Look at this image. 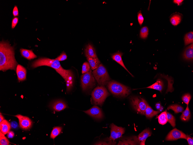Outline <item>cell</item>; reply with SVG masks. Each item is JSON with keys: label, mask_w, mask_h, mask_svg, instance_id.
Here are the masks:
<instances>
[{"label": "cell", "mask_w": 193, "mask_h": 145, "mask_svg": "<svg viewBox=\"0 0 193 145\" xmlns=\"http://www.w3.org/2000/svg\"><path fill=\"white\" fill-rule=\"evenodd\" d=\"M42 66H49L54 69L65 80L67 91H70L73 86V74L71 70L64 69L58 60L46 57L39 58L33 62L31 65L33 68Z\"/></svg>", "instance_id": "6da1fadb"}, {"label": "cell", "mask_w": 193, "mask_h": 145, "mask_svg": "<svg viewBox=\"0 0 193 145\" xmlns=\"http://www.w3.org/2000/svg\"><path fill=\"white\" fill-rule=\"evenodd\" d=\"M14 48L9 42L2 41L0 43V70L16 71L18 65L14 57Z\"/></svg>", "instance_id": "7a4b0ae2"}, {"label": "cell", "mask_w": 193, "mask_h": 145, "mask_svg": "<svg viewBox=\"0 0 193 145\" xmlns=\"http://www.w3.org/2000/svg\"><path fill=\"white\" fill-rule=\"evenodd\" d=\"M107 85L110 91L117 96L125 97L131 92L129 87L114 81H109Z\"/></svg>", "instance_id": "3957f363"}, {"label": "cell", "mask_w": 193, "mask_h": 145, "mask_svg": "<svg viewBox=\"0 0 193 145\" xmlns=\"http://www.w3.org/2000/svg\"><path fill=\"white\" fill-rule=\"evenodd\" d=\"M92 73L98 84L101 86L107 84L110 80L106 68L102 64H100L97 68L94 70Z\"/></svg>", "instance_id": "277c9868"}, {"label": "cell", "mask_w": 193, "mask_h": 145, "mask_svg": "<svg viewBox=\"0 0 193 145\" xmlns=\"http://www.w3.org/2000/svg\"><path fill=\"white\" fill-rule=\"evenodd\" d=\"M109 95L105 88L101 86L96 87L93 90L92 97L94 104L101 106Z\"/></svg>", "instance_id": "5b68a950"}, {"label": "cell", "mask_w": 193, "mask_h": 145, "mask_svg": "<svg viewBox=\"0 0 193 145\" xmlns=\"http://www.w3.org/2000/svg\"><path fill=\"white\" fill-rule=\"evenodd\" d=\"M131 103L134 109L138 113L144 115L147 106L149 105L146 100L139 96H131L130 98Z\"/></svg>", "instance_id": "8992f818"}, {"label": "cell", "mask_w": 193, "mask_h": 145, "mask_svg": "<svg viewBox=\"0 0 193 145\" xmlns=\"http://www.w3.org/2000/svg\"><path fill=\"white\" fill-rule=\"evenodd\" d=\"M81 83L84 91L89 90L95 86V80L91 70L81 76Z\"/></svg>", "instance_id": "52a82bcc"}, {"label": "cell", "mask_w": 193, "mask_h": 145, "mask_svg": "<svg viewBox=\"0 0 193 145\" xmlns=\"http://www.w3.org/2000/svg\"><path fill=\"white\" fill-rule=\"evenodd\" d=\"M111 134L110 139L113 140L122 137L125 132V128L119 127L112 123L110 125Z\"/></svg>", "instance_id": "ba28073f"}, {"label": "cell", "mask_w": 193, "mask_h": 145, "mask_svg": "<svg viewBox=\"0 0 193 145\" xmlns=\"http://www.w3.org/2000/svg\"><path fill=\"white\" fill-rule=\"evenodd\" d=\"M187 135L182 131L175 128L171 130L166 136V140L167 141H173L179 139L187 138Z\"/></svg>", "instance_id": "9c48e42d"}, {"label": "cell", "mask_w": 193, "mask_h": 145, "mask_svg": "<svg viewBox=\"0 0 193 145\" xmlns=\"http://www.w3.org/2000/svg\"><path fill=\"white\" fill-rule=\"evenodd\" d=\"M14 116L18 119L19 126L22 129L27 130L30 129L32 126V121L28 117L20 114Z\"/></svg>", "instance_id": "30bf717a"}, {"label": "cell", "mask_w": 193, "mask_h": 145, "mask_svg": "<svg viewBox=\"0 0 193 145\" xmlns=\"http://www.w3.org/2000/svg\"><path fill=\"white\" fill-rule=\"evenodd\" d=\"M83 111L96 119H101L103 117V113L101 109L96 106H94L88 110Z\"/></svg>", "instance_id": "8fae6325"}, {"label": "cell", "mask_w": 193, "mask_h": 145, "mask_svg": "<svg viewBox=\"0 0 193 145\" xmlns=\"http://www.w3.org/2000/svg\"><path fill=\"white\" fill-rule=\"evenodd\" d=\"M140 142L136 136L130 137L121 138L119 141L117 145H138L140 144Z\"/></svg>", "instance_id": "7c38bea8"}, {"label": "cell", "mask_w": 193, "mask_h": 145, "mask_svg": "<svg viewBox=\"0 0 193 145\" xmlns=\"http://www.w3.org/2000/svg\"><path fill=\"white\" fill-rule=\"evenodd\" d=\"M50 106L52 109L57 111H60L67 107L66 103L60 100L53 101L51 103Z\"/></svg>", "instance_id": "4fadbf2b"}, {"label": "cell", "mask_w": 193, "mask_h": 145, "mask_svg": "<svg viewBox=\"0 0 193 145\" xmlns=\"http://www.w3.org/2000/svg\"><path fill=\"white\" fill-rule=\"evenodd\" d=\"M16 72L18 80L20 81H24L26 79L27 70L23 66L18 64L17 65Z\"/></svg>", "instance_id": "5bb4252c"}, {"label": "cell", "mask_w": 193, "mask_h": 145, "mask_svg": "<svg viewBox=\"0 0 193 145\" xmlns=\"http://www.w3.org/2000/svg\"><path fill=\"white\" fill-rule=\"evenodd\" d=\"M20 52L21 56L28 60H30L37 57V56L34 54L31 49L21 48L20 49Z\"/></svg>", "instance_id": "9a60e30c"}, {"label": "cell", "mask_w": 193, "mask_h": 145, "mask_svg": "<svg viewBox=\"0 0 193 145\" xmlns=\"http://www.w3.org/2000/svg\"><path fill=\"white\" fill-rule=\"evenodd\" d=\"M85 54L86 57L93 58L97 57L95 50L93 46L88 44L86 46L85 49Z\"/></svg>", "instance_id": "2e32d148"}, {"label": "cell", "mask_w": 193, "mask_h": 145, "mask_svg": "<svg viewBox=\"0 0 193 145\" xmlns=\"http://www.w3.org/2000/svg\"><path fill=\"white\" fill-rule=\"evenodd\" d=\"M123 54L120 52H118L113 54L112 56V59L122 66L126 69L132 76V74L128 71L125 67L122 58Z\"/></svg>", "instance_id": "e0dca14e"}, {"label": "cell", "mask_w": 193, "mask_h": 145, "mask_svg": "<svg viewBox=\"0 0 193 145\" xmlns=\"http://www.w3.org/2000/svg\"><path fill=\"white\" fill-rule=\"evenodd\" d=\"M11 128V124L7 120H4L0 122V131L4 134L8 133Z\"/></svg>", "instance_id": "ac0fdd59"}, {"label": "cell", "mask_w": 193, "mask_h": 145, "mask_svg": "<svg viewBox=\"0 0 193 145\" xmlns=\"http://www.w3.org/2000/svg\"><path fill=\"white\" fill-rule=\"evenodd\" d=\"M87 59L91 69L92 70L97 68L100 64V62L97 57L93 58L88 57H87Z\"/></svg>", "instance_id": "d6986e66"}, {"label": "cell", "mask_w": 193, "mask_h": 145, "mask_svg": "<svg viewBox=\"0 0 193 145\" xmlns=\"http://www.w3.org/2000/svg\"><path fill=\"white\" fill-rule=\"evenodd\" d=\"M184 58L186 60H191L193 58V45L191 44L185 49L183 54Z\"/></svg>", "instance_id": "ffe728a7"}, {"label": "cell", "mask_w": 193, "mask_h": 145, "mask_svg": "<svg viewBox=\"0 0 193 145\" xmlns=\"http://www.w3.org/2000/svg\"><path fill=\"white\" fill-rule=\"evenodd\" d=\"M151 135V132L149 129H146L139 134L138 139L140 142H145L146 139Z\"/></svg>", "instance_id": "44dd1931"}, {"label": "cell", "mask_w": 193, "mask_h": 145, "mask_svg": "<svg viewBox=\"0 0 193 145\" xmlns=\"http://www.w3.org/2000/svg\"><path fill=\"white\" fill-rule=\"evenodd\" d=\"M160 112L159 111L154 110L151 107L148 105L144 112V115H145L146 117L149 119H151L154 116L157 115Z\"/></svg>", "instance_id": "7402d4cb"}, {"label": "cell", "mask_w": 193, "mask_h": 145, "mask_svg": "<svg viewBox=\"0 0 193 145\" xmlns=\"http://www.w3.org/2000/svg\"><path fill=\"white\" fill-rule=\"evenodd\" d=\"M163 82L161 79H158L155 83L146 88L155 89L159 91L160 92H161L163 89Z\"/></svg>", "instance_id": "603a6c76"}, {"label": "cell", "mask_w": 193, "mask_h": 145, "mask_svg": "<svg viewBox=\"0 0 193 145\" xmlns=\"http://www.w3.org/2000/svg\"><path fill=\"white\" fill-rule=\"evenodd\" d=\"M190 117V112L188 105H187L185 110L182 112L180 118L182 121L186 122L189 120Z\"/></svg>", "instance_id": "cb8c5ba5"}, {"label": "cell", "mask_w": 193, "mask_h": 145, "mask_svg": "<svg viewBox=\"0 0 193 145\" xmlns=\"http://www.w3.org/2000/svg\"><path fill=\"white\" fill-rule=\"evenodd\" d=\"M167 110L162 113L158 117V122L160 124L164 125L168 122Z\"/></svg>", "instance_id": "d4e9b609"}, {"label": "cell", "mask_w": 193, "mask_h": 145, "mask_svg": "<svg viewBox=\"0 0 193 145\" xmlns=\"http://www.w3.org/2000/svg\"><path fill=\"white\" fill-rule=\"evenodd\" d=\"M172 109L173 110L175 113L182 112L184 111L183 107L178 104H173L169 106L167 108L168 110Z\"/></svg>", "instance_id": "484cf974"}, {"label": "cell", "mask_w": 193, "mask_h": 145, "mask_svg": "<svg viewBox=\"0 0 193 145\" xmlns=\"http://www.w3.org/2000/svg\"><path fill=\"white\" fill-rule=\"evenodd\" d=\"M185 45L190 43L193 44V32H191L185 34L184 38Z\"/></svg>", "instance_id": "4316f807"}, {"label": "cell", "mask_w": 193, "mask_h": 145, "mask_svg": "<svg viewBox=\"0 0 193 145\" xmlns=\"http://www.w3.org/2000/svg\"><path fill=\"white\" fill-rule=\"evenodd\" d=\"M181 16L179 14H176L172 16L170 19V21L174 25H177L181 22Z\"/></svg>", "instance_id": "83f0119b"}, {"label": "cell", "mask_w": 193, "mask_h": 145, "mask_svg": "<svg viewBox=\"0 0 193 145\" xmlns=\"http://www.w3.org/2000/svg\"><path fill=\"white\" fill-rule=\"evenodd\" d=\"M62 128L60 126H56L54 127L52 130L51 135L50 137L54 139L61 133Z\"/></svg>", "instance_id": "f1b7e54d"}, {"label": "cell", "mask_w": 193, "mask_h": 145, "mask_svg": "<svg viewBox=\"0 0 193 145\" xmlns=\"http://www.w3.org/2000/svg\"><path fill=\"white\" fill-rule=\"evenodd\" d=\"M0 145H9V142L4 135L1 131L0 132Z\"/></svg>", "instance_id": "f546056e"}, {"label": "cell", "mask_w": 193, "mask_h": 145, "mask_svg": "<svg viewBox=\"0 0 193 145\" xmlns=\"http://www.w3.org/2000/svg\"><path fill=\"white\" fill-rule=\"evenodd\" d=\"M167 118L168 122L171 125L174 127L175 126V119L174 116L172 114L168 112H167Z\"/></svg>", "instance_id": "4dcf8cb0"}, {"label": "cell", "mask_w": 193, "mask_h": 145, "mask_svg": "<svg viewBox=\"0 0 193 145\" xmlns=\"http://www.w3.org/2000/svg\"><path fill=\"white\" fill-rule=\"evenodd\" d=\"M149 32L148 28L146 26L142 28L140 30V37L143 39H145L147 37Z\"/></svg>", "instance_id": "1f68e13d"}, {"label": "cell", "mask_w": 193, "mask_h": 145, "mask_svg": "<svg viewBox=\"0 0 193 145\" xmlns=\"http://www.w3.org/2000/svg\"><path fill=\"white\" fill-rule=\"evenodd\" d=\"M90 66L89 63L87 62H84L83 64L82 68V74L89 71L90 70Z\"/></svg>", "instance_id": "d6a6232c"}, {"label": "cell", "mask_w": 193, "mask_h": 145, "mask_svg": "<svg viewBox=\"0 0 193 145\" xmlns=\"http://www.w3.org/2000/svg\"><path fill=\"white\" fill-rule=\"evenodd\" d=\"M191 98V95L189 93L184 94L182 97V99L184 103L188 105Z\"/></svg>", "instance_id": "836d02e7"}, {"label": "cell", "mask_w": 193, "mask_h": 145, "mask_svg": "<svg viewBox=\"0 0 193 145\" xmlns=\"http://www.w3.org/2000/svg\"><path fill=\"white\" fill-rule=\"evenodd\" d=\"M67 58V56L66 53L63 52L60 55L55 59L59 61H62L66 60Z\"/></svg>", "instance_id": "e575fe53"}, {"label": "cell", "mask_w": 193, "mask_h": 145, "mask_svg": "<svg viewBox=\"0 0 193 145\" xmlns=\"http://www.w3.org/2000/svg\"><path fill=\"white\" fill-rule=\"evenodd\" d=\"M138 19L139 24L141 25L143 23L144 19L141 11L138 13Z\"/></svg>", "instance_id": "d590c367"}, {"label": "cell", "mask_w": 193, "mask_h": 145, "mask_svg": "<svg viewBox=\"0 0 193 145\" xmlns=\"http://www.w3.org/2000/svg\"><path fill=\"white\" fill-rule=\"evenodd\" d=\"M18 19L17 17H14L13 19L11 26L12 29H14L15 27L18 23Z\"/></svg>", "instance_id": "8d00e7d4"}, {"label": "cell", "mask_w": 193, "mask_h": 145, "mask_svg": "<svg viewBox=\"0 0 193 145\" xmlns=\"http://www.w3.org/2000/svg\"><path fill=\"white\" fill-rule=\"evenodd\" d=\"M13 14L14 16L15 17L18 16V11L17 6L15 5L13 9Z\"/></svg>", "instance_id": "74e56055"}, {"label": "cell", "mask_w": 193, "mask_h": 145, "mask_svg": "<svg viewBox=\"0 0 193 145\" xmlns=\"http://www.w3.org/2000/svg\"><path fill=\"white\" fill-rule=\"evenodd\" d=\"M187 137L186 140L188 142V144L189 145H193V138H191L189 135H187Z\"/></svg>", "instance_id": "f35d334b"}, {"label": "cell", "mask_w": 193, "mask_h": 145, "mask_svg": "<svg viewBox=\"0 0 193 145\" xmlns=\"http://www.w3.org/2000/svg\"><path fill=\"white\" fill-rule=\"evenodd\" d=\"M14 135V133L12 131H10L8 133L7 136L9 138H12Z\"/></svg>", "instance_id": "ab89813d"}, {"label": "cell", "mask_w": 193, "mask_h": 145, "mask_svg": "<svg viewBox=\"0 0 193 145\" xmlns=\"http://www.w3.org/2000/svg\"><path fill=\"white\" fill-rule=\"evenodd\" d=\"M183 0H173V2L176 4H177L178 5H179L181 4Z\"/></svg>", "instance_id": "60d3db41"}, {"label": "cell", "mask_w": 193, "mask_h": 145, "mask_svg": "<svg viewBox=\"0 0 193 145\" xmlns=\"http://www.w3.org/2000/svg\"><path fill=\"white\" fill-rule=\"evenodd\" d=\"M161 107L160 103L158 102L155 104V107L156 109L158 110H159Z\"/></svg>", "instance_id": "b9f144b4"}, {"label": "cell", "mask_w": 193, "mask_h": 145, "mask_svg": "<svg viewBox=\"0 0 193 145\" xmlns=\"http://www.w3.org/2000/svg\"><path fill=\"white\" fill-rule=\"evenodd\" d=\"M4 120V118L2 115L0 113V122Z\"/></svg>", "instance_id": "7bdbcfd3"}]
</instances>
